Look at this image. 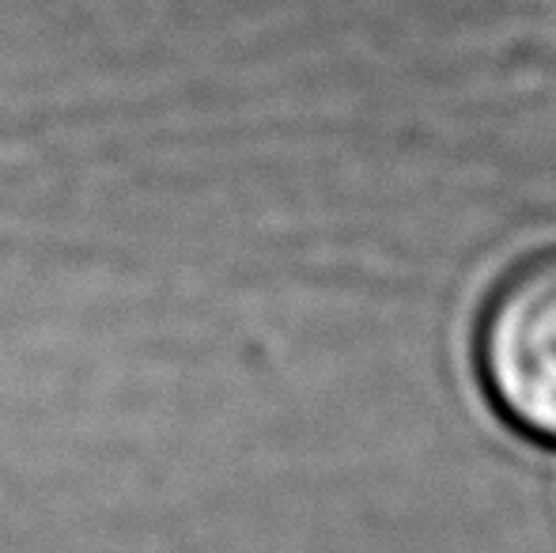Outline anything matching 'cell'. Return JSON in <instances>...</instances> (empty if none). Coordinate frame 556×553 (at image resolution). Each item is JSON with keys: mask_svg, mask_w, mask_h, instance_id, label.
I'll use <instances>...</instances> for the list:
<instances>
[{"mask_svg": "<svg viewBox=\"0 0 556 553\" xmlns=\"http://www.w3.org/2000/svg\"><path fill=\"white\" fill-rule=\"evenodd\" d=\"M477 364L500 414L556 443V251L519 262L496 285L477 330Z\"/></svg>", "mask_w": 556, "mask_h": 553, "instance_id": "cell-1", "label": "cell"}]
</instances>
